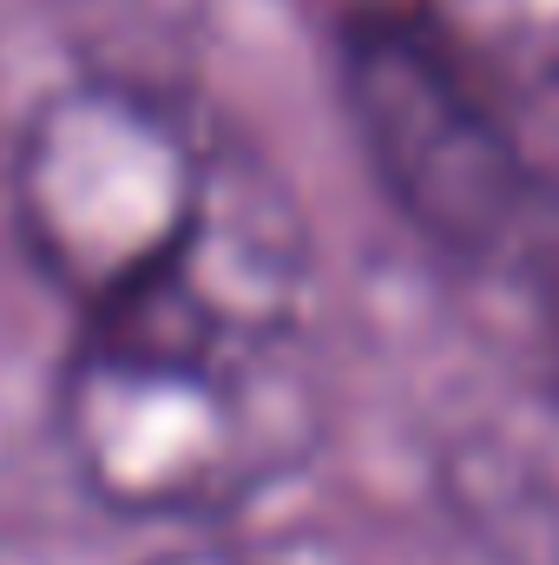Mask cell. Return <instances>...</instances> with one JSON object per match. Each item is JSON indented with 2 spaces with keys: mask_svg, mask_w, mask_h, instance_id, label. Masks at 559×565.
Instances as JSON below:
<instances>
[{
  "mask_svg": "<svg viewBox=\"0 0 559 565\" xmlns=\"http://www.w3.org/2000/svg\"><path fill=\"white\" fill-rule=\"evenodd\" d=\"M145 565H271V559L244 553V546H171V553H151Z\"/></svg>",
  "mask_w": 559,
  "mask_h": 565,
  "instance_id": "cell-5",
  "label": "cell"
},
{
  "mask_svg": "<svg viewBox=\"0 0 559 565\" xmlns=\"http://www.w3.org/2000/svg\"><path fill=\"white\" fill-rule=\"evenodd\" d=\"M53 434L73 480L126 520H224L289 480L323 395L309 342H165L80 329L53 382Z\"/></svg>",
  "mask_w": 559,
  "mask_h": 565,
  "instance_id": "cell-3",
  "label": "cell"
},
{
  "mask_svg": "<svg viewBox=\"0 0 559 565\" xmlns=\"http://www.w3.org/2000/svg\"><path fill=\"white\" fill-rule=\"evenodd\" d=\"M494 86L559 79V0H421Z\"/></svg>",
  "mask_w": 559,
  "mask_h": 565,
  "instance_id": "cell-4",
  "label": "cell"
},
{
  "mask_svg": "<svg viewBox=\"0 0 559 565\" xmlns=\"http://www.w3.org/2000/svg\"><path fill=\"white\" fill-rule=\"evenodd\" d=\"M13 224L80 329L309 335V231L211 113L126 73L46 93L13 151Z\"/></svg>",
  "mask_w": 559,
  "mask_h": 565,
  "instance_id": "cell-1",
  "label": "cell"
},
{
  "mask_svg": "<svg viewBox=\"0 0 559 565\" xmlns=\"http://www.w3.org/2000/svg\"><path fill=\"white\" fill-rule=\"evenodd\" d=\"M336 73L395 217L559 349V178L520 151L500 86L421 0L356 7L336 33Z\"/></svg>",
  "mask_w": 559,
  "mask_h": 565,
  "instance_id": "cell-2",
  "label": "cell"
}]
</instances>
